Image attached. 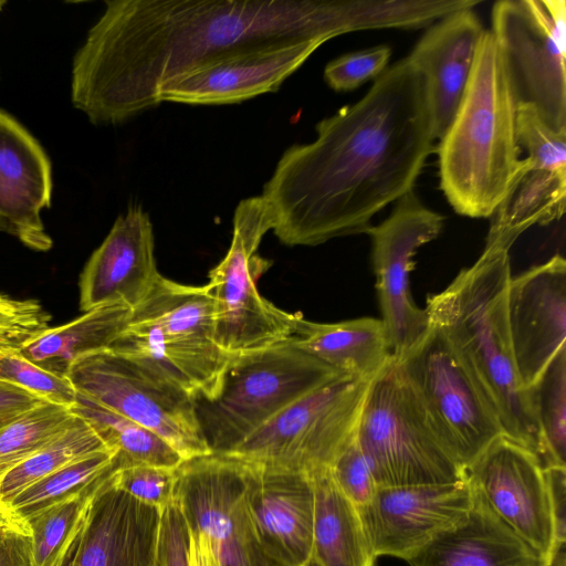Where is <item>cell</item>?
<instances>
[{"mask_svg":"<svg viewBox=\"0 0 566 566\" xmlns=\"http://www.w3.org/2000/svg\"><path fill=\"white\" fill-rule=\"evenodd\" d=\"M358 0H109L72 63L71 99L95 125L160 104L163 88L218 61L365 30Z\"/></svg>","mask_w":566,"mask_h":566,"instance_id":"cell-1","label":"cell"},{"mask_svg":"<svg viewBox=\"0 0 566 566\" xmlns=\"http://www.w3.org/2000/svg\"><path fill=\"white\" fill-rule=\"evenodd\" d=\"M315 130L313 142L282 154L261 193L272 231L290 247L364 233L375 214L413 190L437 140L428 80L401 59Z\"/></svg>","mask_w":566,"mask_h":566,"instance_id":"cell-2","label":"cell"},{"mask_svg":"<svg viewBox=\"0 0 566 566\" xmlns=\"http://www.w3.org/2000/svg\"><path fill=\"white\" fill-rule=\"evenodd\" d=\"M510 251L484 249L424 307L493 406L504 436L534 453L545 469V453L526 389L513 357L506 316Z\"/></svg>","mask_w":566,"mask_h":566,"instance_id":"cell-3","label":"cell"},{"mask_svg":"<svg viewBox=\"0 0 566 566\" xmlns=\"http://www.w3.org/2000/svg\"><path fill=\"white\" fill-rule=\"evenodd\" d=\"M518 102L496 40L484 30L460 106L437 148L440 188L453 210L490 218L522 159Z\"/></svg>","mask_w":566,"mask_h":566,"instance_id":"cell-4","label":"cell"},{"mask_svg":"<svg viewBox=\"0 0 566 566\" xmlns=\"http://www.w3.org/2000/svg\"><path fill=\"white\" fill-rule=\"evenodd\" d=\"M109 349L156 371L196 401L217 395L232 357L216 340L209 285L181 284L161 274Z\"/></svg>","mask_w":566,"mask_h":566,"instance_id":"cell-5","label":"cell"},{"mask_svg":"<svg viewBox=\"0 0 566 566\" xmlns=\"http://www.w3.org/2000/svg\"><path fill=\"white\" fill-rule=\"evenodd\" d=\"M343 375L290 339L232 355L217 395L196 401L210 451L231 452L295 400Z\"/></svg>","mask_w":566,"mask_h":566,"instance_id":"cell-6","label":"cell"},{"mask_svg":"<svg viewBox=\"0 0 566 566\" xmlns=\"http://www.w3.org/2000/svg\"><path fill=\"white\" fill-rule=\"evenodd\" d=\"M356 437L378 488L465 480L394 358L369 381Z\"/></svg>","mask_w":566,"mask_h":566,"instance_id":"cell-7","label":"cell"},{"mask_svg":"<svg viewBox=\"0 0 566 566\" xmlns=\"http://www.w3.org/2000/svg\"><path fill=\"white\" fill-rule=\"evenodd\" d=\"M273 227L272 211L261 195L241 200L233 214L230 247L209 273L216 340L231 356L290 339L301 316L279 308L256 287L271 266L256 251Z\"/></svg>","mask_w":566,"mask_h":566,"instance_id":"cell-8","label":"cell"},{"mask_svg":"<svg viewBox=\"0 0 566 566\" xmlns=\"http://www.w3.org/2000/svg\"><path fill=\"white\" fill-rule=\"evenodd\" d=\"M369 381L343 375L295 400L223 454L307 474L328 469L356 431Z\"/></svg>","mask_w":566,"mask_h":566,"instance_id":"cell-9","label":"cell"},{"mask_svg":"<svg viewBox=\"0 0 566 566\" xmlns=\"http://www.w3.org/2000/svg\"><path fill=\"white\" fill-rule=\"evenodd\" d=\"M441 442L465 470L497 438L500 419L443 333L427 335L396 360Z\"/></svg>","mask_w":566,"mask_h":566,"instance_id":"cell-10","label":"cell"},{"mask_svg":"<svg viewBox=\"0 0 566 566\" xmlns=\"http://www.w3.org/2000/svg\"><path fill=\"white\" fill-rule=\"evenodd\" d=\"M66 377L77 394L151 430L184 460L211 452L196 400L137 360L108 348L77 359Z\"/></svg>","mask_w":566,"mask_h":566,"instance_id":"cell-11","label":"cell"},{"mask_svg":"<svg viewBox=\"0 0 566 566\" xmlns=\"http://www.w3.org/2000/svg\"><path fill=\"white\" fill-rule=\"evenodd\" d=\"M491 21L518 104L566 132V1H496Z\"/></svg>","mask_w":566,"mask_h":566,"instance_id":"cell-12","label":"cell"},{"mask_svg":"<svg viewBox=\"0 0 566 566\" xmlns=\"http://www.w3.org/2000/svg\"><path fill=\"white\" fill-rule=\"evenodd\" d=\"M443 221L411 190L395 201L389 217L364 232L371 242L380 319L395 360L402 359L431 327L426 308L412 298L409 277L417 251L440 234Z\"/></svg>","mask_w":566,"mask_h":566,"instance_id":"cell-13","label":"cell"},{"mask_svg":"<svg viewBox=\"0 0 566 566\" xmlns=\"http://www.w3.org/2000/svg\"><path fill=\"white\" fill-rule=\"evenodd\" d=\"M245 461L210 452L175 469L174 501L191 532L210 543L220 566H274L254 536L244 502Z\"/></svg>","mask_w":566,"mask_h":566,"instance_id":"cell-14","label":"cell"},{"mask_svg":"<svg viewBox=\"0 0 566 566\" xmlns=\"http://www.w3.org/2000/svg\"><path fill=\"white\" fill-rule=\"evenodd\" d=\"M494 514L546 558L558 544L544 468L537 457L501 436L465 470Z\"/></svg>","mask_w":566,"mask_h":566,"instance_id":"cell-15","label":"cell"},{"mask_svg":"<svg viewBox=\"0 0 566 566\" xmlns=\"http://www.w3.org/2000/svg\"><path fill=\"white\" fill-rule=\"evenodd\" d=\"M474 491L469 481L377 488L358 510L376 558L394 556L406 562L441 533L469 514Z\"/></svg>","mask_w":566,"mask_h":566,"instance_id":"cell-16","label":"cell"},{"mask_svg":"<svg viewBox=\"0 0 566 566\" xmlns=\"http://www.w3.org/2000/svg\"><path fill=\"white\" fill-rule=\"evenodd\" d=\"M244 502L265 557L274 566H305L314 516L310 475L245 461Z\"/></svg>","mask_w":566,"mask_h":566,"instance_id":"cell-17","label":"cell"},{"mask_svg":"<svg viewBox=\"0 0 566 566\" xmlns=\"http://www.w3.org/2000/svg\"><path fill=\"white\" fill-rule=\"evenodd\" d=\"M506 316L516 370L526 388L566 346V261L562 255L511 277Z\"/></svg>","mask_w":566,"mask_h":566,"instance_id":"cell-18","label":"cell"},{"mask_svg":"<svg viewBox=\"0 0 566 566\" xmlns=\"http://www.w3.org/2000/svg\"><path fill=\"white\" fill-rule=\"evenodd\" d=\"M160 273L155 237L147 212L132 207L115 220L80 276L82 311L120 304L135 308L153 290Z\"/></svg>","mask_w":566,"mask_h":566,"instance_id":"cell-19","label":"cell"},{"mask_svg":"<svg viewBox=\"0 0 566 566\" xmlns=\"http://www.w3.org/2000/svg\"><path fill=\"white\" fill-rule=\"evenodd\" d=\"M52 165L40 143L0 109V231L31 250L52 248L41 212L51 207Z\"/></svg>","mask_w":566,"mask_h":566,"instance_id":"cell-20","label":"cell"},{"mask_svg":"<svg viewBox=\"0 0 566 566\" xmlns=\"http://www.w3.org/2000/svg\"><path fill=\"white\" fill-rule=\"evenodd\" d=\"M322 44L307 41L218 61L167 84L160 102L224 105L274 92Z\"/></svg>","mask_w":566,"mask_h":566,"instance_id":"cell-21","label":"cell"},{"mask_svg":"<svg viewBox=\"0 0 566 566\" xmlns=\"http://www.w3.org/2000/svg\"><path fill=\"white\" fill-rule=\"evenodd\" d=\"M113 471L91 501L74 566H157L160 512L115 488Z\"/></svg>","mask_w":566,"mask_h":566,"instance_id":"cell-22","label":"cell"},{"mask_svg":"<svg viewBox=\"0 0 566 566\" xmlns=\"http://www.w3.org/2000/svg\"><path fill=\"white\" fill-rule=\"evenodd\" d=\"M484 30L473 8L454 11L429 25L407 56L428 80L437 140L460 106Z\"/></svg>","mask_w":566,"mask_h":566,"instance_id":"cell-23","label":"cell"},{"mask_svg":"<svg viewBox=\"0 0 566 566\" xmlns=\"http://www.w3.org/2000/svg\"><path fill=\"white\" fill-rule=\"evenodd\" d=\"M473 489V488H472ZM468 516L407 562L410 566H546L547 559L517 536L473 489Z\"/></svg>","mask_w":566,"mask_h":566,"instance_id":"cell-24","label":"cell"},{"mask_svg":"<svg viewBox=\"0 0 566 566\" xmlns=\"http://www.w3.org/2000/svg\"><path fill=\"white\" fill-rule=\"evenodd\" d=\"M290 340L331 368L365 380L392 358L385 326L375 317L317 323L301 315Z\"/></svg>","mask_w":566,"mask_h":566,"instance_id":"cell-25","label":"cell"},{"mask_svg":"<svg viewBox=\"0 0 566 566\" xmlns=\"http://www.w3.org/2000/svg\"><path fill=\"white\" fill-rule=\"evenodd\" d=\"M314 495L312 545L305 566H374L357 507L338 490L329 468L308 474Z\"/></svg>","mask_w":566,"mask_h":566,"instance_id":"cell-26","label":"cell"},{"mask_svg":"<svg viewBox=\"0 0 566 566\" xmlns=\"http://www.w3.org/2000/svg\"><path fill=\"white\" fill-rule=\"evenodd\" d=\"M566 175L535 166H521L500 205L493 211L484 249L510 251L516 239L534 224L559 220L565 211Z\"/></svg>","mask_w":566,"mask_h":566,"instance_id":"cell-27","label":"cell"},{"mask_svg":"<svg viewBox=\"0 0 566 566\" xmlns=\"http://www.w3.org/2000/svg\"><path fill=\"white\" fill-rule=\"evenodd\" d=\"M132 310L104 305L56 327H48L18 349L30 361L56 376L66 377L77 359L111 348L126 328Z\"/></svg>","mask_w":566,"mask_h":566,"instance_id":"cell-28","label":"cell"},{"mask_svg":"<svg viewBox=\"0 0 566 566\" xmlns=\"http://www.w3.org/2000/svg\"><path fill=\"white\" fill-rule=\"evenodd\" d=\"M72 413L95 431L107 449L115 453L116 469L146 464L177 468L182 457L151 430L77 394Z\"/></svg>","mask_w":566,"mask_h":566,"instance_id":"cell-29","label":"cell"},{"mask_svg":"<svg viewBox=\"0 0 566 566\" xmlns=\"http://www.w3.org/2000/svg\"><path fill=\"white\" fill-rule=\"evenodd\" d=\"M111 450L78 458L36 481L9 504L12 512L28 522L45 509L96 486L113 469Z\"/></svg>","mask_w":566,"mask_h":566,"instance_id":"cell-30","label":"cell"},{"mask_svg":"<svg viewBox=\"0 0 566 566\" xmlns=\"http://www.w3.org/2000/svg\"><path fill=\"white\" fill-rule=\"evenodd\" d=\"M535 417L546 467H566V346L525 388Z\"/></svg>","mask_w":566,"mask_h":566,"instance_id":"cell-31","label":"cell"},{"mask_svg":"<svg viewBox=\"0 0 566 566\" xmlns=\"http://www.w3.org/2000/svg\"><path fill=\"white\" fill-rule=\"evenodd\" d=\"M109 450L91 426L75 416L74 422L57 438L9 471L0 481V499L7 505L23 490L93 452Z\"/></svg>","mask_w":566,"mask_h":566,"instance_id":"cell-32","label":"cell"},{"mask_svg":"<svg viewBox=\"0 0 566 566\" xmlns=\"http://www.w3.org/2000/svg\"><path fill=\"white\" fill-rule=\"evenodd\" d=\"M75 420L71 409L44 401L0 429V481Z\"/></svg>","mask_w":566,"mask_h":566,"instance_id":"cell-33","label":"cell"},{"mask_svg":"<svg viewBox=\"0 0 566 566\" xmlns=\"http://www.w3.org/2000/svg\"><path fill=\"white\" fill-rule=\"evenodd\" d=\"M109 473L93 489L59 502L28 521L34 566L59 565L82 530L95 492Z\"/></svg>","mask_w":566,"mask_h":566,"instance_id":"cell-34","label":"cell"},{"mask_svg":"<svg viewBox=\"0 0 566 566\" xmlns=\"http://www.w3.org/2000/svg\"><path fill=\"white\" fill-rule=\"evenodd\" d=\"M0 381L23 388L45 401L71 408L76 390L67 377L56 376L27 359L18 347H0Z\"/></svg>","mask_w":566,"mask_h":566,"instance_id":"cell-35","label":"cell"},{"mask_svg":"<svg viewBox=\"0 0 566 566\" xmlns=\"http://www.w3.org/2000/svg\"><path fill=\"white\" fill-rule=\"evenodd\" d=\"M516 137L535 166L566 175V132L554 130L531 105L518 104Z\"/></svg>","mask_w":566,"mask_h":566,"instance_id":"cell-36","label":"cell"},{"mask_svg":"<svg viewBox=\"0 0 566 566\" xmlns=\"http://www.w3.org/2000/svg\"><path fill=\"white\" fill-rule=\"evenodd\" d=\"M175 469L146 464L115 468L112 483L137 501L161 512L174 500Z\"/></svg>","mask_w":566,"mask_h":566,"instance_id":"cell-37","label":"cell"},{"mask_svg":"<svg viewBox=\"0 0 566 566\" xmlns=\"http://www.w3.org/2000/svg\"><path fill=\"white\" fill-rule=\"evenodd\" d=\"M329 472L338 490L357 510L368 504L378 488L358 444L356 431L335 457Z\"/></svg>","mask_w":566,"mask_h":566,"instance_id":"cell-38","label":"cell"},{"mask_svg":"<svg viewBox=\"0 0 566 566\" xmlns=\"http://www.w3.org/2000/svg\"><path fill=\"white\" fill-rule=\"evenodd\" d=\"M391 50L387 45L347 53L332 60L324 70L326 83L335 91H352L378 77L388 66Z\"/></svg>","mask_w":566,"mask_h":566,"instance_id":"cell-39","label":"cell"},{"mask_svg":"<svg viewBox=\"0 0 566 566\" xmlns=\"http://www.w3.org/2000/svg\"><path fill=\"white\" fill-rule=\"evenodd\" d=\"M50 314L36 300L0 294V347H19L49 327Z\"/></svg>","mask_w":566,"mask_h":566,"instance_id":"cell-40","label":"cell"},{"mask_svg":"<svg viewBox=\"0 0 566 566\" xmlns=\"http://www.w3.org/2000/svg\"><path fill=\"white\" fill-rule=\"evenodd\" d=\"M190 528L178 506L172 502L160 512L157 538V566H190Z\"/></svg>","mask_w":566,"mask_h":566,"instance_id":"cell-41","label":"cell"},{"mask_svg":"<svg viewBox=\"0 0 566 566\" xmlns=\"http://www.w3.org/2000/svg\"><path fill=\"white\" fill-rule=\"evenodd\" d=\"M0 566H34L28 522L19 520L0 525Z\"/></svg>","mask_w":566,"mask_h":566,"instance_id":"cell-42","label":"cell"},{"mask_svg":"<svg viewBox=\"0 0 566 566\" xmlns=\"http://www.w3.org/2000/svg\"><path fill=\"white\" fill-rule=\"evenodd\" d=\"M44 401L23 388L0 381V429Z\"/></svg>","mask_w":566,"mask_h":566,"instance_id":"cell-43","label":"cell"},{"mask_svg":"<svg viewBox=\"0 0 566 566\" xmlns=\"http://www.w3.org/2000/svg\"><path fill=\"white\" fill-rule=\"evenodd\" d=\"M551 507L555 523L557 543H565L566 517H565V490H566V467L552 465L544 469Z\"/></svg>","mask_w":566,"mask_h":566,"instance_id":"cell-44","label":"cell"},{"mask_svg":"<svg viewBox=\"0 0 566 566\" xmlns=\"http://www.w3.org/2000/svg\"><path fill=\"white\" fill-rule=\"evenodd\" d=\"M189 563L190 566H220L210 543L201 533L190 531Z\"/></svg>","mask_w":566,"mask_h":566,"instance_id":"cell-45","label":"cell"},{"mask_svg":"<svg viewBox=\"0 0 566 566\" xmlns=\"http://www.w3.org/2000/svg\"><path fill=\"white\" fill-rule=\"evenodd\" d=\"M83 527L69 546L66 553L64 554L63 558L61 559L57 566H74V562L81 543Z\"/></svg>","mask_w":566,"mask_h":566,"instance_id":"cell-46","label":"cell"},{"mask_svg":"<svg viewBox=\"0 0 566 566\" xmlns=\"http://www.w3.org/2000/svg\"><path fill=\"white\" fill-rule=\"evenodd\" d=\"M546 566H566L565 543L555 546L547 559Z\"/></svg>","mask_w":566,"mask_h":566,"instance_id":"cell-47","label":"cell"},{"mask_svg":"<svg viewBox=\"0 0 566 566\" xmlns=\"http://www.w3.org/2000/svg\"><path fill=\"white\" fill-rule=\"evenodd\" d=\"M19 518L10 509L9 505L3 503L0 499V525L19 521Z\"/></svg>","mask_w":566,"mask_h":566,"instance_id":"cell-48","label":"cell"},{"mask_svg":"<svg viewBox=\"0 0 566 566\" xmlns=\"http://www.w3.org/2000/svg\"><path fill=\"white\" fill-rule=\"evenodd\" d=\"M7 2L4 0H0V11L2 10L3 6L6 4Z\"/></svg>","mask_w":566,"mask_h":566,"instance_id":"cell-49","label":"cell"}]
</instances>
